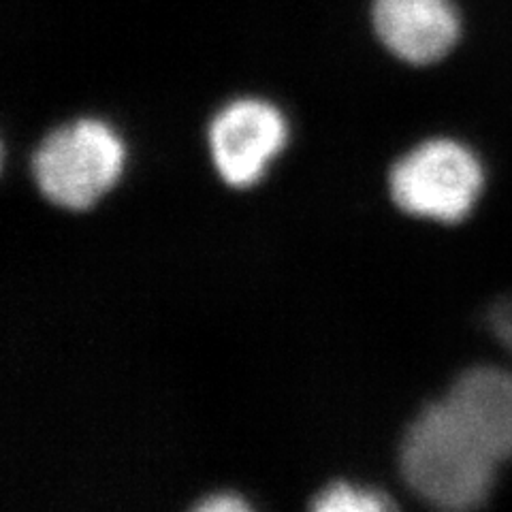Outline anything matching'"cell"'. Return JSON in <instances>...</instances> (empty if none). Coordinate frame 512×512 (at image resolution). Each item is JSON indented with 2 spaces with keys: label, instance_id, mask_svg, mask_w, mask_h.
Listing matches in <instances>:
<instances>
[{
  "label": "cell",
  "instance_id": "3",
  "mask_svg": "<svg viewBox=\"0 0 512 512\" xmlns=\"http://www.w3.org/2000/svg\"><path fill=\"white\" fill-rule=\"evenodd\" d=\"M391 197L399 210L440 222L466 218L483 188L476 156L451 139H431L391 169Z\"/></svg>",
  "mask_w": 512,
  "mask_h": 512
},
{
  "label": "cell",
  "instance_id": "2",
  "mask_svg": "<svg viewBox=\"0 0 512 512\" xmlns=\"http://www.w3.org/2000/svg\"><path fill=\"white\" fill-rule=\"evenodd\" d=\"M122 158V143L107 124L77 120L39 143L32 154V175L47 201L86 210L114 186Z\"/></svg>",
  "mask_w": 512,
  "mask_h": 512
},
{
  "label": "cell",
  "instance_id": "1",
  "mask_svg": "<svg viewBox=\"0 0 512 512\" xmlns=\"http://www.w3.org/2000/svg\"><path fill=\"white\" fill-rule=\"evenodd\" d=\"M498 463L444 399L416 416L399 446L406 485L427 504L444 510L485 504Z\"/></svg>",
  "mask_w": 512,
  "mask_h": 512
},
{
  "label": "cell",
  "instance_id": "6",
  "mask_svg": "<svg viewBox=\"0 0 512 512\" xmlns=\"http://www.w3.org/2000/svg\"><path fill=\"white\" fill-rule=\"evenodd\" d=\"M444 402L495 459H512V374L474 367L455 380Z\"/></svg>",
  "mask_w": 512,
  "mask_h": 512
},
{
  "label": "cell",
  "instance_id": "4",
  "mask_svg": "<svg viewBox=\"0 0 512 512\" xmlns=\"http://www.w3.org/2000/svg\"><path fill=\"white\" fill-rule=\"evenodd\" d=\"M212 160L220 178L246 188L261 178L286 141L280 111L265 101L242 99L220 109L207 128Z\"/></svg>",
  "mask_w": 512,
  "mask_h": 512
},
{
  "label": "cell",
  "instance_id": "5",
  "mask_svg": "<svg viewBox=\"0 0 512 512\" xmlns=\"http://www.w3.org/2000/svg\"><path fill=\"white\" fill-rule=\"evenodd\" d=\"M374 28L397 58L429 64L453 50L459 15L451 0H376Z\"/></svg>",
  "mask_w": 512,
  "mask_h": 512
},
{
  "label": "cell",
  "instance_id": "7",
  "mask_svg": "<svg viewBox=\"0 0 512 512\" xmlns=\"http://www.w3.org/2000/svg\"><path fill=\"white\" fill-rule=\"evenodd\" d=\"M391 506V500H387L384 493L357 489L346 483H333L325 491H320L312 502V508L318 512H380L389 510Z\"/></svg>",
  "mask_w": 512,
  "mask_h": 512
},
{
  "label": "cell",
  "instance_id": "9",
  "mask_svg": "<svg viewBox=\"0 0 512 512\" xmlns=\"http://www.w3.org/2000/svg\"><path fill=\"white\" fill-rule=\"evenodd\" d=\"M197 510H203V512H218V510H246L248 504L237 498V495H231V493H218V495H210L207 500H201L197 506Z\"/></svg>",
  "mask_w": 512,
  "mask_h": 512
},
{
  "label": "cell",
  "instance_id": "8",
  "mask_svg": "<svg viewBox=\"0 0 512 512\" xmlns=\"http://www.w3.org/2000/svg\"><path fill=\"white\" fill-rule=\"evenodd\" d=\"M489 325L512 355V303H498V306L491 310Z\"/></svg>",
  "mask_w": 512,
  "mask_h": 512
}]
</instances>
